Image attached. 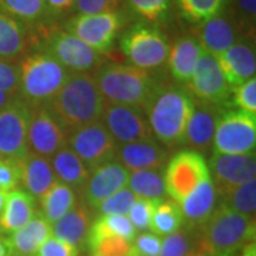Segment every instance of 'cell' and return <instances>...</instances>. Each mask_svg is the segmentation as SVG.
<instances>
[{
    "mask_svg": "<svg viewBox=\"0 0 256 256\" xmlns=\"http://www.w3.org/2000/svg\"><path fill=\"white\" fill-rule=\"evenodd\" d=\"M104 104L106 100L92 74L72 73L63 88L44 107L70 136L78 128L100 121Z\"/></svg>",
    "mask_w": 256,
    "mask_h": 256,
    "instance_id": "obj_1",
    "label": "cell"
},
{
    "mask_svg": "<svg viewBox=\"0 0 256 256\" xmlns=\"http://www.w3.org/2000/svg\"><path fill=\"white\" fill-rule=\"evenodd\" d=\"M196 229V250L205 256H242L255 242V218L216 205L210 216Z\"/></svg>",
    "mask_w": 256,
    "mask_h": 256,
    "instance_id": "obj_2",
    "label": "cell"
},
{
    "mask_svg": "<svg viewBox=\"0 0 256 256\" xmlns=\"http://www.w3.org/2000/svg\"><path fill=\"white\" fill-rule=\"evenodd\" d=\"M94 77L104 100L108 102L136 106L146 111L158 92V84L150 70L132 64L100 66Z\"/></svg>",
    "mask_w": 256,
    "mask_h": 256,
    "instance_id": "obj_3",
    "label": "cell"
},
{
    "mask_svg": "<svg viewBox=\"0 0 256 256\" xmlns=\"http://www.w3.org/2000/svg\"><path fill=\"white\" fill-rule=\"evenodd\" d=\"M195 106L191 96L181 90L168 88L156 92L146 108L148 122L156 141L166 146L184 144Z\"/></svg>",
    "mask_w": 256,
    "mask_h": 256,
    "instance_id": "obj_4",
    "label": "cell"
},
{
    "mask_svg": "<svg viewBox=\"0 0 256 256\" xmlns=\"http://www.w3.org/2000/svg\"><path fill=\"white\" fill-rule=\"evenodd\" d=\"M18 66V96L30 106H44L68 82V72L43 52L24 56Z\"/></svg>",
    "mask_w": 256,
    "mask_h": 256,
    "instance_id": "obj_5",
    "label": "cell"
},
{
    "mask_svg": "<svg viewBox=\"0 0 256 256\" xmlns=\"http://www.w3.org/2000/svg\"><path fill=\"white\" fill-rule=\"evenodd\" d=\"M42 43L43 53L53 57L72 73H90L102 63V54L63 28H44Z\"/></svg>",
    "mask_w": 256,
    "mask_h": 256,
    "instance_id": "obj_6",
    "label": "cell"
},
{
    "mask_svg": "<svg viewBox=\"0 0 256 256\" xmlns=\"http://www.w3.org/2000/svg\"><path fill=\"white\" fill-rule=\"evenodd\" d=\"M120 48L132 66L152 70L166 62L170 44L165 34L152 24L137 23L120 38Z\"/></svg>",
    "mask_w": 256,
    "mask_h": 256,
    "instance_id": "obj_7",
    "label": "cell"
},
{
    "mask_svg": "<svg viewBox=\"0 0 256 256\" xmlns=\"http://www.w3.org/2000/svg\"><path fill=\"white\" fill-rule=\"evenodd\" d=\"M162 175L165 192L176 204H181L200 184L210 178L205 156L195 150H184L175 154Z\"/></svg>",
    "mask_w": 256,
    "mask_h": 256,
    "instance_id": "obj_8",
    "label": "cell"
},
{
    "mask_svg": "<svg viewBox=\"0 0 256 256\" xmlns=\"http://www.w3.org/2000/svg\"><path fill=\"white\" fill-rule=\"evenodd\" d=\"M256 114L228 111L220 116L212 138L215 154H255Z\"/></svg>",
    "mask_w": 256,
    "mask_h": 256,
    "instance_id": "obj_9",
    "label": "cell"
},
{
    "mask_svg": "<svg viewBox=\"0 0 256 256\" xmlns=\"http://www.w3.org/2000/svg\"><path fill=\"white\" fill-rule=\"evenodd\" d=\"M67 146L82 160L90 172L100 165L114 161L118 152V142L101 120L73 131L68 136Z\"/></svg>",
    "mask_w": 256,
    "mask_h": 256,
    "instance_id": "obj_10",
    "label": "cell"
},
{
    "mask_svg": "<svg viewBox=\"0 0 256 256\" xmlns=\"http://www.w3.org/2000/svg\"><path fill=\"white\" fill-rule=\"evenodd\" d=\"M101 122L118 144L156 140L144 108L106 101Z\"/></svg>",
    "mask_w": 256,
    "mask_h": 256,
    "instance_id": "obj_11",
    "label": "cell"
},
{
    "mask_svg": "<svg viewBox=\"0 0 256 256\" xmlns=\"http://www.w3.org/2000/svg\"><path fill=\"white\" fill-rule=\"evenodd\" d=\"M32 106L18 98L0 110V158L22 161L28 156V127Z\"/></svg>",
    "mask_w": 256,
    "mask_h": 256,
    "instance_id": "obj_12",
    "label": "cell"
},
{
    "mask_svg": "<svg viewBox=\"0 0 256 256\" xmlns=\"http://www.w3.org/2000/svg\"><path fill=\"white\" fill-rule=\"evenodd\" d=\"M122 26V18L116 13L77 14L68 20L66 28L68 33L80 38L97 53L104 54L112 47V43Z\"/></svg>",
    "mask_w": 256,
    "mask_h": 256,
    "instance_id": "obj_13",
    "label": "cell"
},
{
    "mask_svg": "<svg viewBox=\"0 0 256 256\" xmlns=\"http://www.w3.org/2000/svg\"><path fill=\"white\" fill-rule=\"evenodd\" d=\"M67 141L68 136L46 107L32 106L28 127V151L50 160L67 146Z\"/></svg>",
    "mask_w": 256,
    "mask_h": 256,
    "instance_id": "obj_14",
    "label": "cell"
},
{
    "mask_svg": "<svg viewBox=\"0 0 256 256\" xmlns=\"http://www.w3.org/2000/svg\"><path fill=\"white\" fill-rule=\"evenodd\" d=\"M188 87L201 102L214 107L226 104L232 90L220 72L216 57L205 52L198 60L195 72L188 82Z\"/></svg>",
    "mask_w": 256,
    "mask_h": 256,
    "instance_id": "obj_15",
    "label": "cell"
},
{
    "mask_svg": "<svg viewBox=\"0 0 256 256\" xmlns=\"http://www.w3.org/2000/svg\"><path fill=\"white\" fill-rule=\"evenodd\" d=\"M210 174L214 175L216 192L254 181L256 176L255 154H215L210 160Z\"/></svg>",
    "mask_w": 256,
    "mask_h": 256,
    "instance_id": "obj_16",
    "label": "cell"
},
{
    "mask_svg": "<svg viewBox=\"0 0 256 256\" xmlns=\"http://www.w3.org/2000/svg\"><path fill=\"white\" fill-rule=\"evenodd\" d=\"M130 171L117 160L106 162L90 172V178L82 188L87 204L98 208L111 195L128 185Z\"/></svg>",
    "mask_w": 256,
    "mask_h": 256,
    "instance_id": "obj_17",
    "label": "cell"
},
{
    "mask_svg": "<svg viewBox=\"0 0 256 256\" xmlns=\"http://www.w3.org/2000/svg\"><path fill=\"white\" fill-rule=\"evenodd\" d=\"M220 68L230 88L255 77L256 57L250 37H240L238 42L216 57Z\"/></svg>",
    "mask_w": 256,
    "mask_h": 256,
    "instance_id": "obj_18",
    "label": "cell"
},
{
    "mask_svg": "<svg viewBox=\"0 0 256 256\" xmlns=\"http://www.w3.org/2000/svg\"><path fill=\"white\" fill-rule=\"evenodd\" d=\"M240 28L235 18L225 16L224 13L216 18L200 23L196 28V40L202 50L208 54L218 57L229 47L234 46L240 37Z\"/></svg>",
    "mask_w": 256,
    "mask_h": 256,
    "instance_id": "obj_19",
    "label": "cell"
},
{
    "mask_svg": "<svg viewBox=\"0 0 256 256\" xmlns=\"http://www.w3.org/2000/svg\"><path fill=\"white\" fill-rule=\"evenodd\" d=\"M168 160V151L156 140L137 141L118 146L117 161L130 172L144 170H161Z\"/></svg>",
    "mask_w": 256,
    "mask_h": 256,
    "instance_id": "obj_20",
    "label": "cell"
},
{
    "mask_svg": "<svg viewBox=\"0 0 256 256\" xmlns=\"http://www.w3.org/2000/svg\"><path fill=\"white\" fill-rule=\"evenodd\" d=\"M48 236H52V224L42 212H36L23 228L6 239L10 256H36L40 245Z\"/></svg>",
    "mask_w": 256,
    "mask_h": 256,
    "instance_id": "obj_21",
    "label": "cell"
},
{
    "mask_svg": "<svg viewBox=\"0 0 256 256\" xmlns=\"http://www.w3.org/2000/svg\"><path fill=\"white\" fill-rule=\"evenodd\" d=\"M20 164V182L33 198H40L57 181L50 160L28 152Z\"/></svg>",
    "mask_w": 256,
    "mask_h": 256,
    "instance_id": "obj_22",
    "label": "cell"
},
{
    "mask_svg": "<svg viewBox=\"0 0 256 256\" xmlns=\"http://www.w3.org/2000/svg\"><path fill=\"white\" fill-rule=\"evenodd\" d=\"M92 215L86 205L76 204L67 214L52 224V235L78 249L87 240Z\"/></svg>",
    "mask_w": 256,
    "mask_h": 256,
    "instance_id": "obj_23",
    "label": "cell"
},
{
    "mask_svg": "<svg viewBox=\"0 0 256 256\" xmlns=\"http://www.w3.org/2000/svg\"><path fill=\"white\" fill-rule=\"evenodd\" d=\"M216 190L212 178L201 182L184 200L180 206L182 210L184 220L191 228H198L210 216L216 208Z\"/></svg>",
    "mask_w": 256,
    "mask_h": 256,
    "instance_id": "obj_24",
    "label": "cell"
},
{
    "mask_svg": "<svg viewBox=\"0 0 256 256\" xmlns=\"http://www.w3.org/2000/svg\"><path fill=\"white\" fill-rule=\"evenodd\" d=\"M202 53L204 50L195 37H182L175 42L170 48L166 62L176 82L188 84Z\"/></svg>",
    "mask_w": 256,
    "mask_h": 256,
    "instance_id": "obj_25",
    "label": "cell"
},
{
    "mask_svg": "<svg viewBox=\"0 0 256 256\" xmlns=\"http://www.w3.org/2000/svg\"><path fill=\"white\" fill-rule=\"evenodd\" d=\"M36 214L34 198L24 190L14 188L9 192L6 205L0 214V229L13 234L23 228Z\"/></svg>",
    "mask_w": 256,
    "mask_h": 256,
    "instance_id": "obj_26",
    "label": "cell"
},
{
    "mask_svg": "<svg viewBox=\"0 0 256 256\" xmlns=\"http://www.w3.org/2000/svg\"><path fill=\"white\" fill-rule=\"evenodd\" d=\"M218 118L220 116L216 114V107L205 102H201L198 107L195 106V110L186 126L184 144L198 150H205L212 146V138Z\"/></svg>",
    "mask_w": 256,
    "mask_h": 256,
    "instance_id": "obj_27",
    "label": "cell"
},
{
    "mask_svg": "<svg viewBox=\"0 0 256 256\" xmlns=\"http://www.w3.org/2000/svg\"><path fill=\"white\" fill-rule=\"evenodd\" d=\"M57 181L68 185L74 191L82 190L90 178V171L82 160L74 154L72 148L66 146L50 158Z\"/></svg>",
    "mask_w": 256,
    "mask_h": 256,
    "instance_id": "obj_28",
    "label": "cell"
},
{
    "mask_svg": "<svg viewBox=\"0 0 256 256\" xmlns=\"http://www.w3.org/2000/svg\"><path fill=\"white\" fill-rule=\"evenodd\" d=\"M30 34L28 26L18 18L0 12V58L14 60L28 50Z\"/></svg>",
    "mask_w": 256,
    "mask_h": 256,
    "instance_id": "obj_29",
    "label": "cell"
},
{
    "mask_svg": "<svg viewBox=\"0 0 256 256\" xmlns=\"http://www.w3.org/2000/svg\"><path fill=\"white\" fill-rule=\"evenodd\" d=\"M38 200L42 214L50 224L62 218L64 214H67L77 204L76 191L60 181H56Z\"/></svg>",
    "mask_w": 256,
    "mask_h": 256,
    "instance_id": "obj_30",
    "label": "cell"
},
{
    "mask_svg": "<svg viewBox=\"0 0 256 256\" xmlns=\"http://www.w3.org/2000/svg\"><path fill=\"white\" fill-rule=\"evenodd\" d=\"M127 188L134 192L136 196L160 201L165 194L164 175L161 170H144L130 172Z\"/></svg>",
    "mask_w": 256,
    "mask_h": 256,
    "instance_id": "obj_31",
    "label": "cell"
},
{
    "mask_svg": "<svg viewBox=\"0 0 256 256\" xmlns=\"http://www.w3.org/2000/svg\"><path fill=\"white\" fill-rule=\"evenodd\" d=\"M184 215L180 204L170 200H160L151 220V230L158 236H166L184 225Z\"/></svg>",
    "mask_w": 256,
    "mask_h": 256,
    "instance_id": "obj_32",
    "label": "cell"
},
{
    "mask_svg": "<svg viewBox=\"0 0 256 256\" xmlns=\"http://www.w3.org/2000/svg\"><path fill=\"white\" fill-rule=\"evenodd\" d=\"M220 195V205H225L226 208L236 210L239 214H244L248 216L255 218L256 210V181L240 184L236 186H232L228 190L216 192Z\"/></svg>",
    "mask_w": 256,
    "mask_h": 256,
    "instance_id": "obj_33",
    "label": "cell"
},
{
    "mask_svg": "<svg viewBox=\"0 0 256 256\" xmlns=\"http://www.w3.org/2000/svg\"><path fill=\"white\" fill-rule=\"evenodd\" d=\"M0 12L18 18L26 26L43 23L48 16L44 0H0Z\"/></svg>",
    "mask_w": 256,
    "mask_h": 256,
    "instance_id": "obj_34",
    "label": "cell"
},
{
    "mask_svg": "<svg viewBox=\"0 0 256 256\" xmlns=\"http://www.w3.org/2000/svg\"><path fill=\"white\" fill-rule=\"evenodd\" d=\"M230 0H176L180 12L191 23H204L222 14Z\"/></svg>",
    "mask_w": 256,
    "mask_h": 256,
    "instance_id": "obj_35",
    "label": "cell"
},
{
    "mask_svg": "<svg viewBox=\"0 0 256 256\" xmlns=\"http://www.w3.org/2000/svg\"><path fill=\"white\" fill-rule=\"evenodd\" d=\"M196 229L191 226L184 229L180 228L162 239L160 256H186L196 250Z\"/></svg>",
    "mask_w": 256,
    "mask_h": 256,
    "instance_id": "obj_36",
    "label": "cell"
},
{
    "mask_svg": "<svg viewBox=\"0 0 256 256\" xmlns=\"http://www.w3.org/2000/svg\"><path fill=\"white\" fill-rule=\"evenodd\" d=\"M94 229H98L101 232H107L111 235H116L120 238H124L132 242L137 236V230L130 222L128 216L124 215H106L100 216L92 225Z\"/></svg>",
    "mask_w": 256,
    "mask_h": 256,
    "instance_id": "obj_37",
    "label": "cell"
},
{
    "mask_svg": "<svg viewBox=\"0 0 256 256\" xmlns=\"http://www.w3.org/2000/svg\"><path fill=\"white\" fill-rule=\"evenodd\" d=\"M136 198L137 196L134 195V192H131V190H128L126 186V188L120 190L118 192H116L114 195H111L110 198H107L97 210L100 212L101 216H106V215H124V216H127L132 204L136 201Z\"/></svg>",
    "mask_w": 256,
    "mask_h": 256,
    "instance_id": "obj_38",
    "label": "cell"
},
{
    "mask_svg": "<svg viewBox=\"0 0 256 256\" xmlns=\"http://www.w3.org/2000/svg\"><path fill=\"white\" fill-rule=\"evenodd\" d=\"M131 10L148 22H160L166 16L171 0H128Z\"/></svg>",
    "mask_w": 256,
    "mask_h": 256,
    "instance_id": "obj_39",
    "label": "cell"
},
{
    "mask_svg": "<svg viewBox=\"0 0 256 256\" xmlns=\"http://www.w3.org/2000/svg\"><path fill=\"white\" fill-rule=\"evenodd\" d=\"M156 202L158 201L140 198V196L136 198V201L127 215L136 230H146L151 228V220H152V215L156 210Z\"/></svg>",
    "mask_w": 256,
    "mask_h": 256,
    "instance_id": "obj_40",
    "label": "cell"
},
{
    "mask_svg": "<svg viewBox=\"0 0 256 256\" xmlns=\"http://www.w3.org/2000/svg\"><path fill=\"white\" fill-rule=\"evenodd\" d=\"M234 104L240 111L256 114V77L249 78L234 88Z\"/></svg>",
    "mask_w": 256,
    "mask_h": 256,
    "instance_id": "obj_41",
    "label": "cell"
},
{
    "mask_svg": "<svg viewBox=\"0 0 256 256\" xmlns=\"http://www.w3.org/2000/svg\"><path fill=\"white\" fill-rule=\"evenodd\" d=\"M162 238L152 232H142L134 238L128 256H160Z\"/></svg>",
    "mask_w": 256,
    "mask_h": 256,
    "instance_id": "obj_42",
    "label": "cell"
},
{
    "mask_svg": "<svg viewBox=\"0 0 256 256\" xmlns=\"http://www.w3.org/2000/svg\"><path fill=\"white\" fill-rule=\"evenodd\" d=\"M122 0H74L73 9L78 14L116 13L121 8Z\"/></svg>",
    "mask_w": 256,
    "mask_h": 256,
    "instance_id": "obj_43",
    "label": "cell"
},
{
    "mask_svg": "<svg viewBox=\"0 0 256 256\" xmlns=\"http://www.w3.org/2000/svg\"><path fill=\"white\" fill-rule=\"evenodd\" d=\"M20 182V164L18 161L0 158V190L13 191Z\"/></svg>",
    "mask_w": 256,
    "mask_h": 256,
    "instance_id": "obj_44",
    "label": "cell"
},
{
    "mask_svg": "<svg viewBox=\"0 0 256 256\" xmlns=\"http://www.w3.org/2000/svg\"><path fill=\"white\" fill-rule=\"evenodd\" d=\"M78 249L62 239L56 236H48V238L40 245L36 256H77Z\"/></svg>",
    "mask_w": 256,
    "mask_h": 256,
    "instance_id": "obj_45",
    "label": "cell"
},
{
    "mask_svg": "<svg viewBox=\"0 0 256 256\" xmlns=\"http://www.w3.org/2000/svg\"><path fill=\"white\" fill-rule=\"evenodd\" d=\"M0 90L18 94V66L12 60L0 58Z\"/></svg>",
    "mask_w": 256,
    "mask_h": 256,
    "instance_id": "obj_46",
    "label": "cell"
},
{
    "mask_svg": "<svg viewBox=\"0 0 256 256\" xmlns=\"http://www.w3.org/2000/svg\"><path fill=\"white\" fill-rule=\"evenodd\" d=\"M256 16V0H236V23L242 30L254 33Z\"/></svg>",
    "mask_w": 256,
    "mask_h": 256,
    "instance_id": "obj_47",
    "label": "cell"
},
{
    "mask_svg": "<svg viewBox=\"0 0 256 256\" xmlns=\"http://www.w3.org/2000/svg\"><path fill=\"white\" fill-rule=\"evenodd\" d=\"M48 16H57L73 9L74 0H44Z\"/></svg>",
    "mask_w": 256,
    "mask_h": 256,
    "instance_id": "obj_48",
    "label": "cell"
},
{
    "mask_svg": "<svg viewBox=\"0 0 256 256\" xmlns=\"http://www.w3.org/2000/svg\"><path fill=\"white\" fill-rule=\"evenodd\" d=\"M18 98H20V96H18V94L6 92L0 90V110H2V108H4V107H8L9 104H12L13 101H16Z\"/></svg>",
    "mask_w": 256,
    "mask_h": 256,
    "instance_id": "obj_49",
    "label": "cell"
},
{
    "mask_svg": "<svg viewBox=\"0 0 256 256\" xmlns=\"http://www.w3.org/2000/svg\"><path fill=\"white\" fill-rule=\"evenodd\" d=\"M242 256H256L255 242L249 244V245H248V246L244 249V252H242Z\"/></svg>",
    "mask_w": 256,
    "mask_h": 256,
    "instance_id": "obj_50",
    "label": "cell"
},
{
    "mask_svg": "<svg viewBox=\"0 0 256 256\" xmlns=\"http://www.w3.org/2000/svg\"><path fill=\"white\" fill-rule=\"evenodd\" d=\"M8 195H9V192L0 190V214H2V210H3L4 205H6V201H8Z\"/></svg>",
    "mask_w": 256,
    "mask_h": 256,
    "instance_id": "obj_51",
    "label": "cell"
},
{
    "mask_svg": "<svg viewBox=\"0 0 256 256\" xmlns=\"http://www.w3.org/2000/svg\"><path fill=\"white\" fill-rule=\"evenodd\" d=\"M0 256H10L8 244L6 240H2V239H0Z\"/></svg>",
    "mask_w": 256,
    "mask_h": 256,
    "instance_id": "obj_52",
    "label": "cell"
},
{
    "mask_svg": "<svg viewBox=\"0 0 256 256\" xmlns=\"http://www.w3.org/2000/svg\"><path fill=\"white\" fill-rule=\"evenodd\" d=\"M186 256H205L202 252H200V250H194V252H191L190 255H186Z\"/></svg>",
    "mask_w": 256,
    "mask_h": 256,
    "instance_id": "obj_53",
    "label": "cell"
},
{
    "mask_svg": "<svg viewBox=\"0 0 256 256\" xmlns=\"http://www.w3.org/2000/svg\"><path fill=\"white\" fill-rule=\"evenodd\" d=\"M92 256H96V255H92Z\"/></svg>",
    "mask_w": 256,
    "mask_h": 256,
    "instance_id": "obj_54",
    "label": "cell"
}]
</instances>
